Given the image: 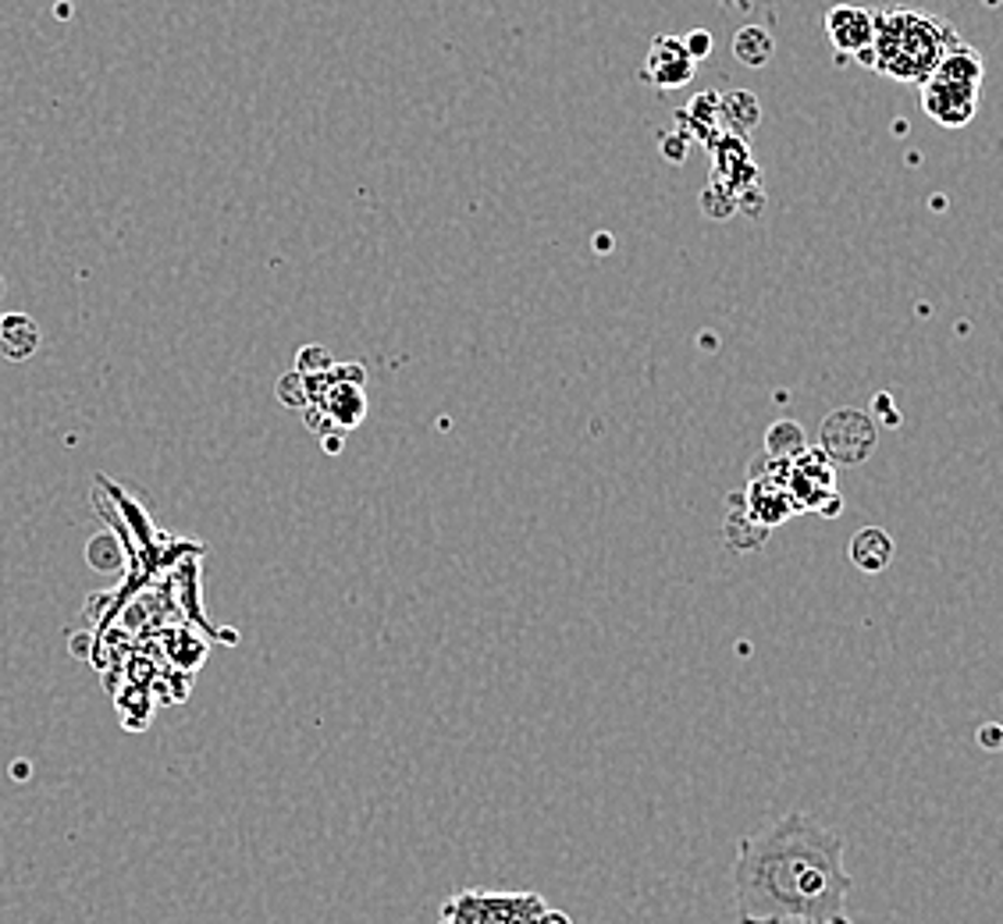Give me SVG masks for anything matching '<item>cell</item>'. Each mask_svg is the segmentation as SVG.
I'll return each mask as SVG.
<instances>
[{
  "instance_id": "cell-1",
  "label": "cell",
  "mask_w": 1003,
  "mask_h": 924,
  "mask_svg": "<svg viewBox=\"0 0 1003 924\" xmlns=\"http://www.w3.org/2000/svg\"><path fill=\"white\" fill-rule=\"evenodd\" d=\"M844 839L808 811H786L740 842L734 861L737 924H805L847 914Z\"/></svg>"
},
{
  "instance_id": "cell-2",
  "label": "cell",
  "mask_w": 1003,
  "mask_h": 924,
  "mask_svg": "<svg viewBox=\"0 0 1003 924\" xmlns=\"http://www.w3.org/2000/svg\"><path fill=\"white\" fill-rule=\"evenodd\" d=\"M954 29L926 11H879L872 15V68L901 83H926L936 64L960 44Z\"/></svg>"
},
{
  "instance_id": "cell-3",
  "label": "cell",
  "mask_w": 1003,
  "mask_h": 924,
  "mask_svg": "<svg viewBox=\"0 0 1003 924\" xmlns=\"http://www.w3.org/2000/svg\"><path fill=\"white\" fill-rule=\"evenodd\" d=\"M979 86H982V58L971 47L960 44L921 83V107L943 129H960L979 111Z\"/></svg>"
},
{
  "instance_id": "cell-4",
  "label": "cell",
  "mask_w": 1003,
  "mask_h": 924,
  "mask_svg": "<svg viewBox=\"0 0 1003 924\" xmlns=\"http://www.w3.org/2000/svg\"><path fill=\"white\" fill-rule=\"evenodd\" d=\"M875 420L865 410H833L819 427V452L833 466H861L875 452Z\"/></svg>"
},
{
  "instance_id": "cell-5",
  "label": "cell",
  "mask_w": 1003,
  "mask_h": 924,
  "mask_svg": "<svg viewBox=\"0 0 1003 924\" xmlns=\"http://www.w3.org/2000/svg\"><path fill=\"white\" fill-rule=\"evenodd\" d=\"M690 75H694V61L687 58L680 39L676 36H658L652 50H648V61H644V78L648 83H655L662 89H676V86H687Z\"/></svg>"
},
{
  "instance_id": "cell-6",
  "label": "cell",
  "mask_w": 1003,
  "mask_h": 924,
  "mask_svg": "<svg viewBox=\"0 0 1003 924\" xmlns=\"http://www.w3.org/2000/svg\"><path fill=\"white\" fill-rule=\"evenodd\" d=\"M825 33H830V44L844 53H858L865 47H872V11L836 4L825 11Z\"/></svg>"
},
{
  "instance_id": "cell-7",
  "label": "cell",
  "mask_w": 1003,
  "mask_h": 924,
  "mask_svg": "<svg viewBox=\"0 0 1003 924\" xmlns=\"http://www.w3.org/2000/svg\"><path fill=\"white\" fill-rule=\"evenodd\" d=\"M744 506H748V512L765 530L783 526L797 512L794 501H790V491H786L783 481H751L748 484V495H744Z\"/></svg>"
},
{
  "instance_id": "cell-8",
  "label": "cell",
  "mask_w": 1003,
  "mask_h": 924,
  "mask_svg": "<svg viewBox=\"0 0 1003 924\" xmlns=\"http://www.w3.org/2000/svg\"><path fill=\"white\" fill-rule=\"evenodd\" d=\"M317 405L328 413L335 430H352L363 424L367 416V396H363L360 385H338V380H328L324 396L317 399Z\"/></svg>"
},
{
  "instance_id": "cell-9",
  "label": "cell",
  "mask_w": 1003,
  "mask_h": 924,
  "mask_svg": "<svg viewBox=\"0 0 1003 924\" xmlns=\"http://www.w3.org/2000/svg\"><path fill=\"white\" fill-rule=\"evenodd\" d=\"M847 559L854 569H861V573H883L893 562V537L879 526H861L858 534L850 537Z\"/></svg>"
},
{
  "instance_id": "cell-10",
  "label": "cell",
  "mask_w": 1003,
  "mask_h": 924,
  "mask_svg": "<svg viewBox=\"0 0 1003 924\" xmlns=\"http://www.w3.org/2000/svg\"><path fill=\"white\" fill-rule=\"evenodd\" d=\"M769 540V530L754 520L744 506V495H729V512H726V545L737 551H754Z\"/></svg>"
},
{
  "instance_id": "cell-11",
  "label": "cell",
  "mask_w": 1003,
  "mask_h": 924,
  "mask_svg": "<svg viewBox=\"0 0 1003 924\" xmlns=\"http://www.w3.org/2000/svg\"><path fill=\"white\" fill-rule=\"evenodd\" d=\"M39 349V324L25 314H4L0 317V352L8 360H29Z\"/></svg>"
},
{
  "instance_id": "cell-12",
  "label": "cell",
  "mask_w": 1003,
  "mask_h": 924,
  "mask_svg": "<svg viewBox=\"0 0 1003 924\" xmlns=\"http://www.w3.org/2000/svg\"><path fill=\"white\" fill-rule=\"evenodd\" d=\"M720 114H723L726 129H729L734 139H748V135L754 132V125H758V118H762V111H758V97H754V93H744V89L720 97Z\"/></svg>"
},
{
  "instance_id": "cell-13",
  "label": "cell",
  "mask_w": 1003,
  "mask_h": 924,
  "mask_svg": "<svg viewBox=\"0 0 1003 924\" xmlns=\"http://www.w3.org/2000/svg\"><path fill=\"white\" fill-rule=\"evenodd\" d=\"M808 448L805 441V427L797 424V420H776V424L769 427L765 434V455L772 459H783V462H794Z\"/></svg>"
},
{
  "instance_id": "cell-14",
  "label": "cell",
  "mask_w": 1003,
  "mask_h": 924,
  "mask_svg": "<svg viewBox=\"0 0 1003 924\" xmlns=\"http://www.w3.org/2000/svg\"><path fill=\"white\" fill-rule=\"evenodd\" d=\"M734 53H737L740 64L762 68V64L772 61V53H776V44H772L769 29H762V25H744V29L734 36Z\"/></svg>"
},
{
  "instance_id": "cell-15",
  "label": "cell",
  "mask_w": 1003,
  "mask_h": 924,
  "mask_svg": "<svg viewBox=\"0 0 1003 924\" xmlns=\"http://www.w3.org/2000/svg\"><path fill=\"white\" fill-rule=\"evenodd\" d=\"M278 402L281 405H289V410H306L310 402H314V396H310V380L303 377V374H285L281 380H278Z\"/></svg>"
},
{
  "instance_id": "cell-16",
  "label": "cell",
  "mask_w": 1003,
  "mask_h": 924,
  "mask_svg": "<svg viewBox=\"0 0 1003 924\" xmlns=\"http://www.w3.org/2000/svg\"><path fill=\"white\" fill-rule=\"evenodd\" d=\"M331 366H335V360H331L328 349L306 345V349L300 352V360H295V374H303V377H328Z\"/></svg>"
},
{
  "instance_id": "cell-17",
  "label": "cell",
  "mask_w": 1003,
  "mask_h": 924,
  "mask_svg": "<svg viewBox=\"0 0 1003 924\" xmlns=\"http://www.w3.org/2000/svg\"><path fill=\"white\" fill-rule=\"evenodd\" d=\"M680 47H684V53H687V58L698 64V61H704V58H709V53H712V47H715V44H712V33H709V29H690V33H687L684 39H680Z\"/></svg>"
},
{
  "instance_id": "cell-18",
  "label": "cell",
  "mask_w": 1003,
  "mask_h": 924,
  "mask_svg": "<svg viewBox=\"0 0 1003 924\" xmlns=\"http://www.w3.org/2000/svg\"><path fill=\"white\" fill-rule=\"evenodd\" d=\"M662 149H666V157L673 160V165H680L684 154H687V135L684 132H669L666 139H662Z\"/></svg>"
},
{
  "instance_id": "cell-19",
  "label": "cell",
  "mask_w": 1003,
  "mask_h": 924,
  "mask_svg": "<svg viewBox=\"0 0 1003 924\" xmlns=\"http://www.w3.org/2000/svg\"><path fill=\"white\" fill-rule=\"evenodd\" d=\"M875 410H879V420H883L886 427H897L901 424V413H897V405H893V399L890 396H875Z\"/></svg>"
},
{
  "instance_id": "cell-20",
  "label": "cell",
  "mask_w": 1003,
  "mask_h": 924,
  "mask_svg": "<svg viewBox=\"0 0 1003 924\" xmlns=\"http://www.w3.org/2000/svg\"><path fill=\"white\" fill-rule=\"evenodd\" d=\"M534 924H573V921H569V914H563V910H541Z\"/></svg>"
},
{
  "instance_id": "cell-21",
  "label": "cell",
  "mask_w": 1003,
  "mask_h": 924,
  "mask_svg": "<svg viewBox=\"0 0 1003 924\" xmlns=\"http://www.w3.org/2000/svg\"><path fill=\"white\" fill-rule=\"evenodd\" d=\"M324 452H331V455H338V452H342V430H331V434H324Z\"/></svg>"
},
{
  "instance_id": "cell-22",
  "label": "cell",
  "mask_w": 1003,
  "mask_h": 924,
  "mask_svg": "<svg viewBox=\"0 0 1003 924\" xmlns=\"http://www.w3.org/2000/svg\"><path fill=\"white\" fill-rule=\"evenodd\" d=\"M982 743L993 751V746H1000V726L996 722H986V729H982Z\"/></svg>"
},
{
  "instance_id": "cell-23",
  "label": "cell",
  "mask_w": 1003,
  "mask_h": 924,
  "mask_svg": "<svg viewBox=\"0 0 1003 924\" xmlns=\"http://www.w3.org/2000/svg\"><path fill=\"white\" fill-rule=\"evenodd\" d=\"M819 512H822V515H839V512H844V501H839V495L833 491L830 498H825V506H822Z\"/></svg>"
},
{
  "instance_id": "cell-24",
  "label": "cell",
  "mask_w": 1003,
  "mask_h": 924,
  "mask_svg": "<svg viewBox=\"0 0 1003 924\" xmlns=\"http://www.w3.org/2000/svg\"><path fill=\"white\" fill-rule=\"evenodd\" d=\"M594 246L608 253V250H613V239H608V235H599V239H594Z\"/></svg>"
},
{
  "instance_id": "cell-25",
  "label": "cell",
  "mask_w": 1003,
  "mask_h": 924,
  "mask_svg": "<svg viewBox=\"0 0 1003 924\" xmlns=\"http://www.w3.org/2000/svg\"><path fill=\"white\" fill-rule=\"evenodd\" d=\"M805 924H854V921L844 914V917H833V921H805Z\"/></svg>"
}]
</instances>
